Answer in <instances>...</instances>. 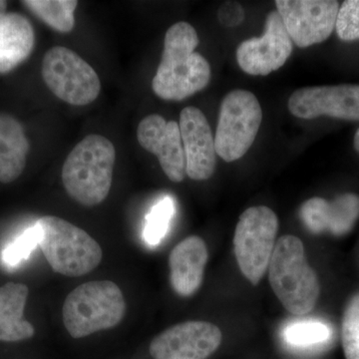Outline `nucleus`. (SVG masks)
<instances>
[{
  "mask_svg": "<svg viewBox=\"0 0 359 359\" xmlns=\"http://www.w3.org/2000/svg\"><path fill=\"white\" fill-rule=\"evenodd\" d=\"M199 42L195 28L185 21L167 30L162 59L152 80L156 95L182 101L208 86L211 67L204 56L195 52Z\"/></svg>",
  "mask_w": 359,
  "mask_h": 359,
  "instance_id": "f257e3e1",
  "label": "nucleus"
},
{
  "mask_svg": "<svg viewBox=\"0 0 359 359\" xmlns=\"http://www.w3.org/2000/svg\"><path fill=\"white\" fill-rule=\"evenodd\" d=\"M116 160L114 145L101 135L90 134L73 148L62 167V183L71 199L93 207L109 195Z\"/></svg>",
  "mask_w": 359,
  "mask_h": 359,
  "instance_id": "f03ea898",
  "label": "nucleus"
},
{
  "mask_svg": "<svg viewBox=\"0 0 359 359\" xmlns=\"http://www.w3.org/2000/svg\"><path fill=\"white\" fill-rule=\"evenodd\" d=\"M269 280L276 297L294 316H306L316 306L320 285L309 266L301 238L283 236L276 243L269 264Z\"/></svg>",
  "mask_w": 359,
  "mask_h": 359,
  "instance_id": "7ed1b4c3",
  "label": "nucleus"
},
{
  "mask_svg": "<svg viewBox=\"0 0 359 359\" xmlns=\"http://www.w3.org/2000/svg\"><path fill=\"white\" fill-rule=\"evenodd\" d=\"M126 313L122 290L110 280H94L79 285L65 299L62 320L73 339L117 327Z\"/></svg>",
  "mask_w": 359,
  "mask_h": 359,
  "instance_id": "20e7f679",
  "label": "nucleus"
},
{
  "mask_svg": "<svg viewBox=\"0 0 359 359\" xmlns=\"http://www.w3.org/2000/svg\"><path fill=\"white\" fill-rule=\"evenodd\" d=\"M39 247L51 269L66 276H81L102 261L100 245L89 233L58 217L45 216L35 223Z\"/></svg>",
  "mask_w": 359,
  "mask_h": 359,
  "instance_id": "39448f33",
  "label": "nucleus"
},
{
  "mask_svg": "<svg viewBox=\"0 0 359 359\" xmlns=\"http://www.w3.org/2000/svg\"><path fill=\"white\" fill-rule=\"evenodd\" d=\"M278 231V217L266 205L250 207L238 219L233 249L238 268L252 285L261 282L268 271Z\"/></svg>",
  "mask_w": 359,
  "mask_h": 359,
  "instance_id": "423d86ee",
  "label": "nucleus"
},
{
  "mask_svg": "<svg viewBox=\"0 0 359 359\" xmlns=\"http://www.w3.org/2000/svg\"><path fill=\"white\" fill-rule=\"evenodd\" d=\"M263 121L257 97L247 90H233L222 101L215 137L217 155L226 162L244 157L256 140Z\"/></svg>",
  "mask_w": 359,
  "mask_h": 359,
  "instance_id": "0eeeda50",
  "label": "nucleus"
},
{
  "mask_svg": "<svg viewBox=\"0 0 359 359\" xmlns=\"http://www.w3.org/2000/svg\"><path fill=\"white\" fill-rule=\"evenodd\" d=\"M41 72L52 93L71 105H88L100 94L101 81L96 71L66 47L54 46L45 53Z\"/></svg>",
  "mask_w": 359,
  "mask_h": 359,
  "instance_id": "6e6552de",
  "label": "nucleus"
},
{
  "mask_svg": "<svg viewBox=\"0 0 359 359\" xmlns=\"http://www.w3.org/2000/svg\"><path fill=\"white\" fill-rule=\"evenodd\" d=\"M276 6L290 39L299 48L321 43L332 35L340 7L332 0H278Z\"/></svg>",
  "mask_w": 359,
  "mask_h": 359,
  "instance_id": "1a4fd4ad",
  "label": "nucleus"
},
{
  "mask_svg": "<svg viewBox=\"0 0 359 359\" xmlns=\"http://www.w3.org/2000/svg\"><path fill=\"white\" fill-rule=\"evenodd\" d=\"M292 52V41L278 11L268 14L262 37H252L238 45L241 69L252 76H266L280 69Z\"/></svg>",
  "mask_w": 359,
  "mask_h": 359,
  "instance_id": "9d476101",
  "label": "nucleus"
},
{
  "mask_svg": "<svg viewBox=\"0 0 359 359\" xmlns=\"http://www.w3.org/2000/svg\"><path fill=\"white\" fill-rule=\"evenodd\" d=\"M222 340L223 334L214 323L190 320L158 334L149 351L154 359H205L219 348Z\"/></svg>",
  "mask_w": 359,
  "mask_h": 359,
  "instance_id": "9b49d317",
  "label": "nucleus"
},
{
  "mask_svg": "<svg viewBox=\"0 0 359 359\" xmlns=\"http://www.w3.org/2000/svg\"><path fill=\"white\" fill-rule=\"evenodd\" d=\"M287 106L290 112L301 119L327 116L346 121H359V85L304 87L290 95Z\"/></svg>",
  "mask_w": 359,
  "mask_h": 359,
  "instance_id": "f8f14e48",
  "label": "nucleus"
},
{
  "mask_svg": "<svg viewBox=\"0 0 359 359\" xmlns=\"http://www.w3.org/2000/svg\"><path fill=\"white\" fill-rule=\"evenodd\" d=\"M137 139L144 150L158 158L172 182L180 183L185 179L186 158L179 123L166 121L161 115H149L139 124Z\"/></svg>",
  "mask_w": 359,
  "mask_h": 359,
  "instance_id": "ddd939ff",
  "label": "nucleus"
},
{
  "mask_svg": "<svg viewBox=\"0 0 359 359\" xmlns=\"http://www.w3.org/2000/svg\"><path fill=\"white\" fill-rule=\"evenodd\" d=\"M179 127L187 176L195 181L211 178L216 169L217 152L212 129L204 113L199 108H184L180 114Z\"/></svg>",
  "mask_w": 359,
  "mask_h": 359,
  "instance_id": "4468645a",
  "label": "nucleus"
},
{
  "mask_svg": "<svg viewBox=\"0 0 359 359\" xmlns=\"http://www.w3.org/2000/svg\"><path fill=\"white\" fill-rule=\"evenodd\" d=\"M301 218L311 233L346 235L359 219V196L347 193L332 201L311 198L302 204Z\"/></svg>",
  "mask_w": 359,
  "mask_h": 359,
  "instance_id": "2eb2a0df",
  "label": "nucleus"
},
{
  "mask_svg": "<svg viewBox=\"0 0 359 359\" xmlns=\"http://www.w3.org/2000/svg\"><path fill=\"white\" fill-rule=\"evenodd\" d=\"M207 245L202 238L190 236L172 250L169 257L170 280L180 297H192L204 280L208 263Z\"/></svg>",
  "mask_w": 359,
  "mask_h": 359,
  "instance_id": "dca6fc26",
  "label": "nucleus"
},
{
  "mask_svg": "<svg viewBox=\"0 0 359 359\" xmlns=\"http://www.w3.org/2000/svg\"><path fill=\"white\" fill-rule=\"evenodd\" d=\"M35 43L30 21L16 13L0 16V73L18 67L29 57Z\"/></svg>",
  "mask_w": 359,
  "mask_h": 359,
  "instance_id": "f3484780",
  "label": "nucleus"
},
{
  "mask_svg": "<svg viewBox=\"0 0 359 359\" xmlns=\"http://www.w3.org/2000/svg\"><path fill=\"white\" fill-rule=\"evenodd\" d=\"M28 294L29 290L23 283L0 287V341H21L34 335V327L25 318Z\"/></svg>",
  "mask_w": 359,
  "mask_h": 359,
  "instance_id": "a211bd4d",
  "label": "nucleus"
},
{
  "mask_svg": "<svg viewBox=\"0 0 359 359\" xmlns=\"http://www.w3.org/2000/svg\"><path fill=\"white\" fill-rule=\"evenodd\" d=\"M29 142L15 118L0 113V182L15 181L25 171Z\"/></svg>",
  "mask_w": 359,
  "mask_h": 359,
  "instance_id": "6ab92c4d",
  "label": "nucleus"
},
{
  "mask_svg": "<svg viewBox=\"0 0 359 359\" xmlns=\"http://www.w3.org/2000/svg\"><path fill=\"white\" fill-rule=\"evenodd\" d=\"M285 344L292 348L304 351L327 349L334 339L332 325L320 320H301L287 323L282 330Z\"/></svg>",
  "mask_w": 359,
  "mask_h": 359,
  "instance_id": "aec40b11",
  "label": "nucleus"
},
{
  "mask_svg": "<svg viewBox=\"0 0 359 359\" xmlns=\"http://www.w3.org/2000/svg\"><path fill=\"white\" fill-rule=\"evenodd\" d=\"M22 4L52 29L62 33L72 32L76 0H25Z\"/></svg>",
  "mask_w": 359,
  "mask_h": 359,
  "instance_id": "412c9836",
  "label": "nucleus"
},
{
  "mask_svg": "<svg viewBox=\"0 0 359 359\" xmlns=\"http://www.w3.org/2000/svg\"><path fill=\"white\" fill-rule=\"evenodd\" d=\"M175 211V201L170 196L162 198L151 208L144 224L143 237L146 244L155 247L162 242L169 231Z\"/></svg>",
  "mask_w": 359,
  "mask_h": 359,
  "instance_id": "4be33fe9",
  "label": "nucleus"
},
{
  "mask_svg": "<svg viewBox=\"0 0 359 359\" xmlns=\"http://www.w3.org/2000/svg\"><path fill=\"white\" fill-rule=\"evenodd\" d=\"M342 346L346 359H359V294L344 309L341 325Z\"/></svg>",
  "mask_w": 359,
  "mask_h": 359,
  "instance_id": "5701e85b",
  "label": "nucleus"
},
{
  "mask_svg": "<svg viewBox=\"0 0 359 359\" xmlns=\"http://www.w3.org/2000/svg\"><path fill=\"white\" fill-rule=\"evenodd\" d=\"M37 245H39V231L35 224L7 245L2 252V262L8 268H15L29 257Z\"/></svg>",
  "mask_w": 359,
  "mask_h": 359,
  "instance_id": "b1692460",
  "label": "nucleus"
},
{
  "mask_svg": "<svg viewBox=\"0 0 359 359\" xmlns=\"http://www.w3.org/2000/svg\"><path fill=\"white\" fill-rule=\"evenodd\" d=\"M335 30L344 41L359 39V0H346L340 6Z\"/></svg>",
  "mask_w": 359,
  "mask_h": 359,
  "instance_id": "393cba45",
  "label": "nucleus"
},
{
  "mask_svg": "<svg viewBox=\"0 0 359 359\" xmlns=\"http://www.w3.org/2000/svg\"><path fill=\"white\" fill-rule=\"evenodd\" d=\"M218 18L221 25L226 27H237L245 20V11L237 2H224L219 8Z\"/></svg>",
  "mask_w": 359,
  "mask_h": 359,
  "instance_id": "a878e982",
  "label": "nucleus"
},
{
  "mask_svg": "<svg viewBox=\"0 0 359 359\" xmlns=\"http://www.w3.org/2000/svg\"><path fill=\"white\" fill-rule=\"evenodd\" d=\"M353 146L356 152L359 153V128L358 129V131H356L355 135H354Z\"/></svg>",
  "mask_w": 359,
  "mask_h": 359,
  "instance_id": "bb28decb",
  "label": "nucleus"
},
{
  "mask_svg": "<svg viewBox=\"0 0 359 359\" xmlns=\"http://www.w3.org/2000/svg\"><path fill=\"white\" fill-rule=\"evenodd\" d=\"M6 7H7V2L4 1V0H0V16H1L2 14L6 13Z\"/></svg>",
  "mask_w": 359,
  "mask_h": 359,
  "instance_id": "cd10ccee",
  "label": "nucleus"
}]
</instances>
